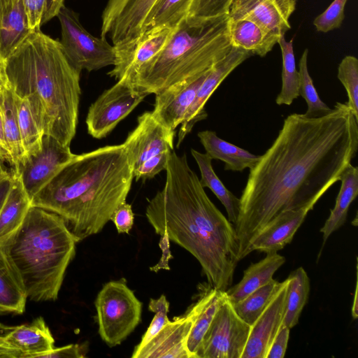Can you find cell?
Instances as JSON below:
<instances>
[{
  "label": "cell",
  "instance_id": "816d5d0a",
  "mask_svg": "<svg viewBox=\"0 0 358 358\" xmlns=\"http://www.w3.org/2000/svg\"><path fill=\"white\" fill-rule=\"evenodd\" d=\"M21 352L6 345L1 338L0 334V357L3 358H21Z\"/></svg>",
  "mask_w": 358,
  "mask_h": 358
},
{
  "label": "cell",
  "instance_id": "ee69618b",
  "mask_svg": "<svg viewBox=\"0 0 358 358\" xmlns=\"http://www.w3.org/2000/svg\"><path fill=\"white\" fill-rule=\"evenodd\" d=\"M30 30L40 29L46 0H22Z\"/></svg>",
  "mask_w": 358,
  "mask_h": 358
},
{
  "label": "cell",
  "instance_id": "83f0119b",
  "mask_svg": "<svg viewBox=\"0 0 358 358\" xmlns=\"http://www.w3.org/2000/svg\"><path fill=\"white\" fill-rule=\"evenodd\" d=\"M0 108L5 141L10 157L11 171L17 172L24 152L17 120L15 96L10 86L0 92Z\"/></svg>",
  "mask_w": 358,
  "mask_h": 358
},
{
  "label": "cell",
  "instance_id": "c3c4849f",
  "mask_svg": "<svg viewBox=\"0 0 358 358\" xmlns=\"http://www.w3.org/2000/svg\"><path fill=\"white\" fill-rule=\"evenodd\" d=\"M14 181V174L6 170L0 172V210L2 208Z\"/></svg>",
  "mask_w": 358,
  "mask_h": 358
},
{
  "label": "cell",
  "instance_id": "8d00e7d4",
  "mask_svg": "<svg viewBox=\"0 0 358 358\" xmlns=\"http://www.w3.org/2000/svg\"><path fill=\"white\" fill-rule=\"evenodd\" d=\"M308 50L306 49L299 60V95L306 101L307 110L303 116L307 118H315L324 116L329 113L330 108L323 102L314 86L313 81L308 69Z\"/></svg>",
  "mask_w": 358,
  "mask_h": 358
},
{
  "label": "cell",
  "instance_id": "5b68a950",
  "mask_svg": "<svg viewBox=\"0 0 358 358\" xmlns=\"http://www.w3.org/2000/svg\"><path fill=\"white\" fill-rule=\"evenodd\" d=\"M76 243L59 215L31 206L21 225L0 247L18 273L27 299L42 302L57 299Z\"/></svg>",
  "mask_w": 358,
  "mask_h": 358
},
{
  "label": "cell",
  "instance_id": "30bf717a",
  "mask_svg": "<svg viewBox=\"0 0 358 358\" xmlns=\"http://www.w3.org/2000/svg\"><path fill=\"white\" fill-rule=\"evenodd\" d=\"M146 96L117 80L90 105L85 120L88 134L97 139L106 137Z\"/></svg>",
  "mask_w": 358,
  "mask_h": 358
},
{
  "label": "cell",
  "instance_id": "7a4b0ae2",
  "mask_svg": "<svg viewBox=\"0 0 358 358\" xmlns=\"http://www.w3.org/2000/svg\"><path fill=\"white\" fill-rule=\"evenodd\" d=\"M165 171L164 187L146 208L149 223L198 260L210 287L227 291L239 262L234 224L209 199L185 154L172 150Z\"/></svg>",
  "mask_w": 358,
  "mask_h": 358
},
{
  "label": "cell",
  "instance_id": "2e32d148",
  "mask_svg": "<svg viewBox=\"0 0 358 358\" xmlns=\"http://www.w3.org/2000/svg\"><path fill=\"white\" fill-rule=\"evenodd\" d=\"M295 8L291 0H233L228 17L250 20L280 36L291 29L289 18Z\"/></svg>",
  "mask_w": 358,
  "mask_h": 358
},
{
  "label": "cell",
  "instance_id": "3957f363",
  "mask_svg": "<svg viewBox=\"0 0 358 358\" xmlns=\"http://www.w3.org/2000/svg\"><path fill=\"white\" fill-rule=\"evenodd\" d=\"M133 168L122 144L76 155L31 200L59 215L77 243L99 233L126 201Z\"/></svg>",
  "mask_w": 358,
  "mask_h": 358
},
{
  "label": "cell",
  "instance_id": "4fadbf2b",
  "mask_svg": "<svg viewBox=\"0 0 358 358\" xmlns=\"http://www.w3.org/2000/svg\"><path fill=\"white\" fill-rule=\"evenodd\" d=\"M175 27H157L147 29L131 41L113 45L115 60L108 75L131 85L141 68L162 50Z\"/></svg>",
  "mask_w": 358,
  "mask_h": 358
},
{
  "label": "cell",
  "instance_id": "f546056e",
  "mask_svg": "<svg viewBox=\"0 0 358 358\" xmlns=\"http://www.w3.org/2000/svg\"><path fill=\"white\" fill-rule=\"evenodd\" d=\"M192 156L196 161L201 173L200 183L203 187L209 188L225 208L228 220L234 224L239 211V199L224 185L215 173L212 159L206 153L191 149Z\"/></svg>",
  "mask_w": 358,
  "mask_h": 358
},
{
  "label": "cell",
  "instance_id": "ba28073f",
  "mask_svg": "<svg viewBox=\"0 0 358 358\" xmlns=\"http://www.w3.org/2000/svg\"><path fill=\"white\" fill-rule=\"evenodd\" d=\"M61 26L60 43L70 64L78 71L89 72L113 66L115 51L106 38L90 34L82 25L79 15L64 5L57 15Z\"/></svg>",
  "mask_w": 358,
  "mask_h": 358
},
{
  "label": "cell",
  "instance_id": "f907efd6",
  "mask_svg": "<svg viewBox=\"0 0 358 358\" xmlns=\"http://www.w3.org/2000/svg\"><path fill=\"white\" fill-rule=\"evenodd\" d=\"M9 86L6 59L0 54V92Z\"/></svg>",
  "mask_w": 358,
  "mask_h": 358
},
{
  "label": "cell",
  "instance_id": "8fae6325",
  "mask_svg": "<svg viewBox=\"0 0 358 358\" xmlns=\"http://www.w3.org/2000/svg\"><path fill=\"white\" fill-rule=\"evenodd\" d=\"M159 0H108L101 15V36L120 45L138 37Z\"/></svg>",
  "mask_w": 358,
  "mask_h": 358
},
{
  "label": "cell",
  "instance_id": "bcb514c9",
  "mask_svg": "<svg viewBox=\"0 0 358 358\" xmlns=\"http://www.w3.org/2000/svg\"><path fill=\"white\" fill-rule=\"evenodd\" d=\"M87 353L86 347L80 344H69L52 350L40 355L38 358H83Z\"/></svg>",
  "mask_w": 358,
  "mask_h": 358
},
{
  "label": "cell",
  "instance_id": "44dd1931",
  "mask_svg": "<svg viewBox=\"0 0 358 358\" xmlns=\"http://www.w3.org/2000/svg\"><path fill=\"white\" fill-rule=\"evenodd\" d=\"M1 338L8 347L19 350L21 358H38L55 348L54 338L42 317L12 327Z\"/></svg>",
  "mask_w": 358,
  "mask_h": 358
},
{
  "label": "cell",
  "instance_id": "9c48e42d",
  "mask_svg": "<svg viewBox=\"0 0 358 358\" xmlns=\"http://www.w3.org/2000/svg\"><path fill=\"white\" fill-rule=\"evenodd\" d=\"M250 327L227 297L199 346L196 358H241Z\"/></svg>",
  "mask_w": 358,
  "mask_h": 358
},
{
  "label": "cell",
  "instance_id": "7dc6e473",
  "mask_svg": "<svg viewBox=\"0 0 358 358\" xmlns=\"http://www.w3.org/2000/svg\"><path fill=\"white\" fill-rule=\"evenodd\" d=\"M160 241L159 243V248L162 250V257L157 264L150 267V270L153 271H158L161 269L169 270L170 268L168 265L169 260L172 258V255L170 251L169 239L166 236H161Z\"/></svg>",
  "mask_w": 358,
  "mask_h": 358
},
{
  "label": "cell",
  "instance_id": "ab89813d",
  "mask_svg": "<svg viewBox=\"0 0 358 358\" xmlns=\"http://www.w3.org/2000/svg\"><path fill=\"white\" fill-rule=\"evenodd\" d=\"M233 0H193L187 16L210 20L228 15Z\"/></svg>",
  "mask_w": 358,
  "mask_h": 358
},
{
  "label": "cell",
  "instance_id": "cb8c5ba5",
  "mask_svg": "<svg viewBox=\"0 0 358 358\" xmlns=\"http://www.w3.org/2000/svg\"><path fill=\"white\" fill-rule=\"evenodd\" d=\"M197 136L206 153L212 159L223 162L225 171H243L247 168L250 169L259 159L260 155L250 153L220 138L215 131L205 130L199 131Z\"/></svg>",
  "mask_w": 358,
  "mask_h": 358
},
{
  "label": "cell",
  "instance_id": "60d3db41",
  "mask_svg": "<svg viewBox=\"0 0 358 358\" xmlns=\"http://www.w3.org/2000/svg\"><path fill=\"white\" fill-rule=\"evenodd\" d=\"M348 0H334L329 7L313 20L317 31L327 33L339 28L345 18L344 8Z\"/></svg>",
  "mask_w": 358,
  "mask_h": 358
},
{
  "label": "cell",
  "instance_id": "ac0fdd59",
  "mask_svg": "<svg viewBox=\"0 0 358 358\" xmlns=\"http://www.w3.org/2000/svg\"><path fill=\"white\" fill-rule=\"evenodd\" d=\"M210 71L200 77L175 83L155 94L152 113L156 120L175 131L183 121L199 87Z\"/></svg>",
  "mask_w": 358,
  "mask_h": 358
},
{
  "label": "cell",
  "instance_id": "4316f807",
  "mask_svg": "<svg viewBox=\"0 0 358 358\" xmlns=\"http://www.w3.org/2000/svg\"><path fill=\"white\" fill-rule=\"evenodd\" d=\"M341 188L336 199V203L330 215L320 229L322 233L323 248L329 237L346 221L351 203L358 194V169L350 164L341 176Z\"/></svg>",
  "mask_w": 358,
  "mask_h": 358
},
{
  "label": "cell",
  "instance_id": "9f6ffc18",
  "mask_svg": "<svg viewBox=\"0 0 358 358\" xmlns=\"http://www.w3.org/2000/svg\"><path fill=\"white\" fill-rule=\"evenodd\" d=\"M357 280L356 281V286H355V294H354V299L352 301V316L353 319H357L358 314V300H357Z\"/></svg>",
  "mask_w": 358,
  "mask_h": 358
},
{
  "label": "cell",
  "instance_id": "836d02e7",
  "mask_svg": "<svg viewBox=\"0 0 358 358\" xmlns=\"http://www.w3.org/2000/svg\"><path fill=\"white\" fill-rule=\"evenodd\" d=\"M15 96L24 157L27 155L36 153L41 148L44 134L39 127L27 100L15 94Z\"/></svg>",
  "mask_w": 358,
  "mask_h": 358
},
{
  "label": "cell",
  "instance_id": "5bb4252c",
  "mask_svg": "<svg viewBox=\"0 0 358 358\" xmlns=\"http://www.w3.org/2000/svg\"><path fill=\"white\" fill-rule=\"evenodd\" d=\"M175 131L156 120L152 111L138 116L136 127L122 144L133 171L149 158L173 150Z\"/></svg>",
  "mask_w": 358,
  "mask_h": 358
},
{
  "label": "cell",
  "instance_id": "7c38bea8",
  "mask_svg": "<svg viewBox=\"0 0 358 358\" xmlns=\"http://www.w3.org/2000/svg\"><path fill=\"white\" fill-rule=\"evenodd\" d=\"M70 146L49 135H44L41 148L22 159L16 173L29 199L34 197L75 157Z\"/></svg>",
  "mask_w": 358,
  "mask_h": 358
},
{
  "label": "cell",
  "instance_id": "681fc988",
  "mask_svg": "<svg viewBox=\"0 0 358 358\" xmlns=\"http://www.w3.org/2000/svg\"><path fill=\"white\" fill-rule=\"evenodd\" d=\"M64 5V0H46L41 25L57 16L59 10Z\"/></svg>",
  "mask_w": 358,
  "mask_h": 358
},
{
  "label": "cell",
  "instance_id": "4dcf8cb0",
  "mask_svg": "<svg viewBox=\"0 0 358 358\" xmlns=\"http://www.w3.org/2000/svg\"><path fill=\"white\" fill-rule=\"evenodd\" d=\"M30 31L22 0H16L0 22V54L6 59Z\"/></svg>",
  "mask_w": 358,
  "mask_h": 358
},
{
  "label": "cell",
  "instance_id": "db71d44e",
  "mask_svg": "<svg viewBox=\"0 0 358 358\" xmlns=\"http://www.w3.org/2000/svg\"><path fill=\"white\" fill-rule=\"evenodd\" d=\"M5 163L11 164L9 154L0 145V172L6 170Z\"/></svg>",
  "mask_w": 358,
  "mask_h": 358
},
{
  "label": "cell",
  "instance_id": "9a60e30c",
  "mask_svg": "<svg viewBox=\"0 0 358 358\" xmlns=\"http://www.w3.org/2000/svg\"><path fill=\"white\" fill-rule=\"evenodd\" d=\"M253 55L250 52L238 47L231 48L227 55L208 73L199 87L178 134L177 148L191 132L196 123L205 120L207 112L205 105L220 83L245 59Z\"/></svg>",
  "mask_w": 358,
  "mask_h": 358
},
{
  "label": "cell",
  "instance_id": "6da1fadb",
  "mask_svg": "<svg viewBox=\"0 0 358 358\" xmlns=\"http://www.w3.org/2000/svg\"><path fill=\"white\" fill-rule=\"evenodd\" d=\"M358 148V120L347 102L322 117L292 113L275 141L250 169L234 224L238 259L255 237L281 213L322 196L340 180Z\"/></svg>",
  "mask_w": 358,
  "mask_h": 358
},
{
  "label": "cell",
  "instance_id": "b9f144b4",
  "mask_svg": "<svg viewBox=\"0 0 358 358\" xmlns=\"http://www.w3.org/2000/svg\"><path fill=\"white\" fill-rule=\"evenodd\" d=\"M171 151L157 154L143 162L133 171L134 178L136 180H145L154 178L162 171L165 170Z\"/></svg>",
  "mask_w": 358,
  "mask_h": 358
},
{
  "label": "cell",
  "instance_id": "7bdbcfd3",
  "mask_svg": "<svg viewBox=\"0 0 358 358\" xmlns=\"http://www.w3.org/2000/svg\"><path fill=\"white\" fill-rule=\"evenodd\" d=\"M119 234H129L132 229L134 214L131 206L126 201L121 203L113 213L111 220Z\"/></svg>",
  "mask_w": 358,
  "mask_h": 358
},
{
  "label": "cell",
  "instance_id": "f1b7e54d",
  "mask_svg": "<svg viewBox=\"0 0 358 358\" xmlns=\"http://www.w3.org/2000/svg\"><path fill=\"white\" fill-rule=\"evenodd\" d=\"M13 174V185L0 210V242L18 229L31 207V199L19 176Z\"/></svg>",
  "mask_w": 358,
  "mask_h": 358
},
{
  "label": "cell",
  "instance_id": "603a6c76",
  "mask_svg": "<svg viewBox=\"0 0 358 358\" xmlns=\"http://www.w3.org/2000/svg\"><path fill=\"white\" fill-rule=\"evenodd\" d=\"M285 262V257L278 252H271L266 253V256L259 262L251 264L244 271L240 282L226 291L229 301L231 303H236L268 283Z\"/></svg>",
  "mask_w": 358,
  "mask_h": 358
},
{
  "label": "cell",
  "instance_id": "6f0895ef",
  "mask_svg": "<svg viewBox=\"0 0 358 358\" xmlns=\"http://www.w3.org/2000/svg\"><path fill=\"white\" fill-rule=\"evenodd\" d=\"M12 327H8L6 326L1 323H0V331H7L9 330Z\"/></svg>",
  "mask_w": 358,
  "mask_h": 358
},
{
  "label": "cell",
  "instance_id": "277c9868",
  "mask_svg": "<svg viewBox=\"0 0 358 358\" xmlns=\"http://www.w3.org/2000/svg\"><path fill=\"white\" fill-rule=\"evenodd\" d=\"M6 62L10 87L27 100L44 135L70 146L78 120L81 72L70 64L60 42L40 29L31 30Z\"/></svg>",
  "mask_w": 358,
  "mask_h": 358
},
{
  "label": "cell",
  "instance_id": "d4e9b609",
  "mask_svg": "<svg viewBox=\"0 0 358 358\" xmlns=\"http://www.w3.org/2000/svg\"><path fill=\"white\" fill-rule=\"evenodd\" d=\"M228 33L231 44L264 57L278 43L279 36L271 34L257 24L244 19L228 20Z\"/></svg>",
  "mask_w": 358,
  "mask_h": 358
},
{
  "label": "cell",
  "instance_id": "d590c367",
  "mask_svg": "<svg viewBox=\"0 0 358 358\" xmlns=\"http://www.w3.org/2000/svg\"><path fill=\"white\" fill-rule=\"evenodd\" d=\"M193 0H159L150 13L144 31L157 27H176L188 15Z\"/></svg>",
  "mask_w": 358,
  "mask_h": 358
},
{
  "label": "cell",
  "instance_id": "484cf974",
  "mask_svg": "<svg viewBox=\"0 0 358 358\" xmlns=\"http://www.w3.org/2000/svg\"><path fill=\"white\" fill-rule=\"evenodd\" d=\"M27 300L21 278L0 247V315L22 314Z\"/></svg>",
  "mask_w": 358,
  "mask_h": 358
},
{
  "label": "cell",
  "instance_id": "f5cc1de1",
  "mask_svg": "<svg viewBox=\"0 0 358 358\" xmlns=\"http://www.w3.org/2000/svg\"><path fill=\"white\" fill-rule=\"evenodd\" d=\"M16 0H0V22L12 9Z\"/></svg>",
  "mask_w": 358,
  "mask_h": 358
},
{
  "label": "cell",
  "instance_id": "f6af8a7d",
  "mask_svg": "<svg viewBox=\"0 0 358 358\" xmlns=\"http://www.w3.org/2000/svg\"><path fill=\"white\" fill-rule=\"evenodd\" d=\"M290 328L282 323L271 344L266 358H283L289 338Z\"/></svg>",
  "mask_w": 358,
  "mask_h": 358
},
{
  "label": "cell",
  "instance_id": "8992f818",
  "mask_svg": "<svg viewBox=\"0 0 358 358\" xmlns=\"http://www.w3.org/2000/svg\"><path fill=\"white\" fill-rule=\"evenodd\" d=\"M228 15L201 20L187 16L162 50L137 73L131 85L136 90L157 94L186 79L212 70L230 52Z\"/></svg>",
  "mask_w": 358,
  "mask_h": 358
},
{
  "label": "cell",
  "instance_id": "ffe728a7",
  "mask_svg": "<svg viewBox=\"0 0 358 358\" xmlns=\"http://www.w3.org/2000/svg\"><path fill=\"white\" fill-rule=\"evenodd\" d=\"M318 201L313 199L304 206L284 211L274 217L252 240L248 254L255 250L268 253L282 250L292 241L308 212Z\"/></svg>",
  "mask_w": 358,
  "mask_h": 358
},
{
  "label": "cell",
  "instance_id": "680465c9",
  "mask_svg": "<svg viewBox=\"0 0 358 358\" xmlns=\"http://www.w3.org/2000/svg\"><path fill=\"white\" fill-rule=\"evenodd\" d=\"M294 3L296 4V1L297 0H291Z\"/></svg>",
  "mask_w": 358,
  "mask_h": 358
},
{
  "label": "cell",
  "instance_id": "f35d334b",
  "mask_svg": "<svg viewBox=\"0 0 358 358\" xmlns=\"http://www.w3.org/2000/svg\"><path fill=\"white\" fill-rule=\"evenodd\" d=\"M169 302L164 294L157 299H150L148 309L155 313V315L146 331L143 335L140 343L135 346L134 351H137L143 348L163 328L169 320L167 313L169 310Z\"/></svg>",
  "mask_w": 358,
  "mask_h": 358
},
{
  "label": "cell",
  "instance_id": "e575fe53",
  "mask_svg": "<svg viewBox=\"0 0 358 358\" xmlns=\"http://www.w3.org/2000/svg\"><path fill=\"white\" fill-rule=\"evenodd\" d=\"M280 285V282L273 279L242 300L231 303L235 312L251 326L269 303Z\"/></svg>",
  "mask_w": 358,
  "mask_h": 358
},
{
  "label": "cell",
  "instance_id": "7402d4cb",
  "mask_svg": "<svg viewBox=\"0 0 358 358\" xmlns=\"http://www.w3.org/2000/svg\"><path fill=\"white\" fill-rule=\"evenodd\" d=\"M201 291L197 300L185 312L192 320L187 346L193 358H196V352L205 334L219 308L227 297L226 291L209 285Z\"/></svg>",
  "mask_w": 358,
  "mask_h": 358
},
{
  "label": "cell",
  "instance_id": "e0dca14e",
  "mask_svg": "<svg viewBox=\"0 0 358 358\" xmlns=\"http://www.w3.org/2000/svg\"><path fill=\"white\" fill-rule=\"evenodd\" d=\"M289 282L288 278L280 282L269 303L251 325L241 358H266L271 344L283 323Z\"/></svg>",
  "mask_w": 358,
  "mask_h": 358
},
{
  "label": "cell",
  "instance_id": "1f68e13d",
  "mask_svg": "<svg viewBox=\"0 0 358 358\" xmlns=\"http://www.w3.org/2000/svg\"><path fill=\"white\" fill-rule=\"evenodd\" d=\"M288 278L289 282L283 324L292 329L298 324L301 313L307 303L310 280L303 267L293 271Z\"/></svg>",
  "mask_w": 358,
  "mask_h": 358
},
{
  "label": "cell",
  "instance_id": "d6a6232c",
  "mask_svg": "<svg viewBox=\"0 0 358 358\" xmlns=\"http://www.w3.org/2000/svg\"><path fill=\"white\" fill-rule=\"evenodd\" d=\"M278 43L282 52V87L275 102L289 106L299 96V73L296 68L293 40L287 41L285 35H281Z\"/></svg>",
  "mask_w": 358,
  "mask_h": 358
},
{
  "label": "cell",
  "instance_id": "d6986e66",
  "mask_svg": "<svg viewBox=\"0 0 358 358\" xmlns=\"http://www.w3.org/2000/svg\"><path fill=\"white\" fill-rule=\"evenodd\" d=\"M192 326L189 317L183 313L166 322L160 331L146 345L133 351L132 358H193L187 341Z\"/></svg>",
  "mask_w": 358,
  "mask_h": 358
},
{
  "label": "cell",
  "instance_id": "74e56055",
  "mask_svg": "<svg viewBox=\"0 0 358 358\" xmlns=\"http://www.w3.org/2000/svg\"><path fill=\"white\" fill-rule=\"evenodd\" d=\"M337 77L344 86L348 101L347 103L358 120V59L352 55L345 56L338 68Z\"/></svg>",
  "mask_w": 358,
  "mask_h": 358
},
{
  "label": "cell",
  "instance_id": "11a10c76",
  "mask_svg": "<svg viewBox=\"0 0 358 358\" xmlns=\"http://www.w3.org/2000/svg\"><path fill=\"white\" fill-rule=\"evenodd\" d=\"M0 145L2 147V148L4 150H6L9 154V152L8 151L7 146H6V141H5V137H4L3 127V118H2L1 108H0Z\"/></svg>",
  "mask_w": 358,
  "mask_h": 358
},
{
  "label": "cell",
  "instance_id": "52a82bcc",
  "mask_svg": "<svg viewBox=\"0 0 358 358\" xmlns=\"http://www.w3.org/2000/svg\"><path fill=\"white\" fill-rule=\"evenodd\" d=\"M94 306L99 334L110 348L121 344L141 320L142 303L124 278L104 284Z\"/></svg>",
  "mask_w": 358,
  "mask_h": 358
}]
</instances>
